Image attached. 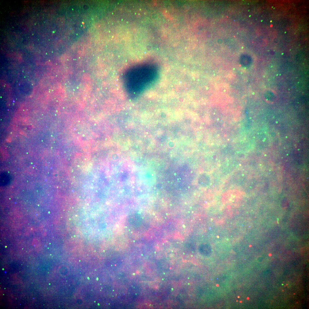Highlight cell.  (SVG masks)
Instances as JSON below:
<instances>
[{
  "label": "cell",
  "instance_id": "6da1fadb",
  "mask_svg": "<svg viewBox=\"0 0 309 309\" xmlns=\"http://www.w3.org/2000/svg\"><path fill=\"white\" fill-rule=\"evenodd\" d=\"M11 180L10 176L6 172H3L0 175V184L2 186L7 185Z\"/></svg>",
  "mask_w": 309,
  "mask_h": 309
}]
</instances>
